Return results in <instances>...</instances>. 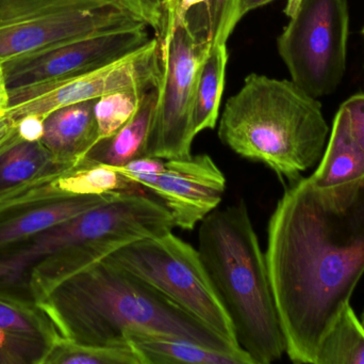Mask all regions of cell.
I'll list each match as a JSON object with an SVG mask.
<instances>
[{
	"label": "cell",
	"instance_id": "6da1fadb",
	"mask_svg": "<svg viewBox=\"0 0 364 364\" xmlns=\"http://www.w3.org/2000/svg\"><path fill=\"white\" fill-rule=\"evenodd\" d=\"M265 259L286 354L314 364L364 274V177L328 188L295 180L269 218Z\"/></svg>",
	"mask_w": 364,
	"mask_h": 364
},
{
	"label": "cell",
	"instance_id": "7a4b0ae2",
	"mask_svg": "<svg viewBox=\"0 0 364 364\" xmlns=\"http://www.w3.org/2000/svg\"><path fill=\"white\" fill-rule=\"evenodd\" d=\"M38 306L62 338L78 343L119 345L128 343L129 333L147 331L250 358L242 348L108 260L64 280Z\"/></svg>",
	"mask_w": 364,
	"mask_h": 364
},
{
	"label": "cell",
	"instance_id": "3957f363",
	"mask_svg": "<svg viewBox=\"0 0 364 364\" xmlns=\"http://www.w3.org/2000/svg\"><path fill=\"white\" fill-rule=\"evenodd\" d=\"M197 250L240 348L252 364L282 359L286 339L265 254L245 201L216 207L199 222Z\"/></svg>",
	"mask_w": 364,
	"mask_h": 364
},
{
	"label": "cell",
	"instance_id": "277c9868",
	"mask_svg": "<svg viewBox=\"0 0 364 364\" xmlns=\"http://www.w3.org/2000/svg\"><path fill=\"white\" fill-rule=\"evenodd\" d=\"M218 132L237 155L295 181L322 158L329 128L318 98L292 80L252 73L227 100Z\"/></svg>",
	"mask_w": 364,
	"mask_h": 364
},
{
	"label": "cell",
	"instance_id": "5b68a950",
	"mask_svg": "<svg viewBox=\"0 0 364 364\" xmlns=\"http://www.w3.org/2000/svg\"><path fill=\"white\" fill-rule=\"evenodd\" d=\"M106 260L149 284L229 343L240 348L230 318L198 250L173 234V231L128 244Z\"/></svg>",
	"mask_w": 364,
	"mask_h": 364
},
{
	"label": "cell",
	"instance_id": "8992f818",
	"mask_svg": "<svg viewBox=\"0 0 364 364\" xmlns=\"http://www.w3.org/2000/svg\"><path fill=\"white\" fill-rule=\"evenodd\" d=\"M140 25L117 0H0V64Z\"/></svg>",
	"mask_w": 364,
	"mask_h": 364
},
{
	"label": "cell",
	"instance_id": "52a82bcc",
	"mask_svg": "<svg viewBox=\"0 0 364 364\" xmlns=\"http://www.w3.org/2000/svg\"><path fill=\"white\" fill-rule=\"evenodd\" d=\"M277 38L291 78L309 95L333 93L346 71L348 0H301Z\"/></svg>",
	"mask_w": 364,
	"mask_h": 364
},
{
	"label": "cell",
	"instance_id": "ba28073f",
	"mask_svg": "<svg viewBox=\"0 0 364 364\" xmlns=\"http://www.w3.org/2000/svg\"><path fill=\"white\" fill-rule=\"evenodd\" d=\"M164 74L145 157L174 160L192 154V109L199 68L211 47L176 19L161 44Z\"/></svg>",
	"mask_w": 364,
	"mask_h": 364
},
{
	"label": "cell",
	"instance_id": "9c48e42d",
	"mask_svg": "<svg viewBox=\"0 0 364 364\" xmlns=\"http://www.w3.org/2000/svg\"><path fill=\"white\" fill-rule=\"evenodd\" d=\"M164 74L162 46L151 38L142 48L123 59L87 74L9 90L6 115L14 122L42 120L62 107L96 100L115 90L158 87Z\"/></svg>",
	"mask_w": 364,
	"mask_h": 364
},
{
	"label": "cell",
	"instance_id": "30bf717a",
	"mask_svg": "<svg viewBox=\"0 0 364 364\" xmlns=\"http://www.w3.org/2000/svg\"><path fill=\"white\" fill-rule=\"evenodd\" d=\"M146 25L105 32L2 64L9 90L87 74L123 59L151 41Z\"/></svg>",
	"mask_w": 364,
	"mask_h": 364
},
{
	"label": "cell",
	"instance_id": "8fae6325",
	"mask_svg": "<svg viewBox=\"0 0 364 364\" xmlns=\"http://www.w3.org/2000/svg\"><path fill=\"white\" fill-rule=\"evenodd\" d=\"M134 182L153 192L182 230H193L218 207L226 190L224 173L207 154L164 160L161 170Z\"/></svg>",
	"mask_w": 364,
	"mask_h": 364
},
{
	"label": "cell",
	"instance_id": "7c38bea8",
	"mask_svg": "<svg viewBox=\"0 0 364 364\" xmlns=\"http://www.w3.org/2000/svg\"><path fill=\"white\" fill-rule=\"evenodd\" d=\"M57 177L38 180L0 194V249L66 222L117 194L68 196L53 185Z\"/></svg>",
	"mask_w": 364,
	"mask_h": 364
},
{
	"label": "cell",
	"instance_id": "4fadbf2b",
	"mask_svg": "<svg viewBox=\"0 0 364 364\" xmlns=\"http://www.w3.org/2000/svg\"><path fill=\"white\" fill-rule=\"evenodd\" d=\"M96 100L62 107L43 119L40 141L55 160L77 164L98 142Z\"/></svg>",
	"mask_w": 364,
	"mask_h": 364
},
{
	"label": "cell",
	"instance_id": "5bb4252c",
	"mask_svg": "<svg viewBox=\"0 0 364 364\" xmlns=\"http://www.w3.org/2000/svg\"><path fill=\"white\" fill-rule=\"evenodd\" d=\"M127 342L143 364H252L248 357L162 333L136 331L127 336Z\"/></svg>",
	"mask_w": 364,
	"mask_h": 364
},
{
	"label": "cell",
	"instance_id": "9a60e30c",
	"mask_svg": "<svg viewBox=\"0 0 364 364\" xmlns=\"http://www.w3.org/2000/svg\"><path fill=\"white\" fill-rule=\"evenodd\" d=\"M75 165L59 162L40 140H27L18 132L0 151V194L38 180L57 177Z\"/></svg>",
	"mask_w": 364,
	"mask_h": 364
},
{
	"label": "cell",
	"instance_id": "2e32d148",
	"mask_svg": "<svg viewBox=\"0 0 364 364\" xmlns=\"http://www.w3.org/2000/svg\"><path fill=\"white\" fill-rule=\"evenodd\" d=\"M364 177V152L350 132L348 115L340 107L328 145L310 181L320 188L335 187Z\"/></svg>",
	"mask_w": 364,
	"mask_h": 364
},
{
	"label": "cell",
	"instance_id": "e0dca14e",
	"mask_svg": "<svg viewBox=\"0 0 364 364\" xmlns=\"http://www.w3.org/2000/svg\"><path fill=\"white\" fill-rule=\"evenodd\" d=\"M159 85L146 92L132 120L117 134L98 141L83 160L112 167H123L145 157V147L153 124Z\"/></svg>",
	"mask_w": 364,
	"mask_h": 364
},
{
	"label": "cell",
	"instance_id": "ac0fdd59",
	"mask_svg": "<svg viewBox=\"0 0 364 364\" xmlns=\"http://www.w3.org/2000/svg\"><path fill=\"white\" fill-rule=\"evenodd\" d=\"M228 53L225 43L213 45L199 68L192 109L194 136L205 130H213L220 110L225 87Z\"/></svg>",
	"mask_w": 364,
	"mask_h": 364
},
{
	"label": "cell",
	"instance_id": "d6986e66",
	"mask_svg": "<svg viewBox=\"0 0 364 364\" xmlns=\"http://www.w3.org/2000/svg\"><path fill=\"white\" fill-rule=\"evenodd\" d=\"M53 185L68 196H102L119 192H149L112 166L81 160L53 180Z\"/></svg>",
	"mask_w": 364,
	"mask_h": 364
},
{
	"label": "cell",
	"instance_id": "ffe728a7",
	"mask_svg": "<svg viewBox=\"0 0 364 364\" xmlns=\"http://www.w3.org/2000/svg\"><path fill=\"white\" fill-rule=\"evenodd\" d=\"M314 364H364V325L350 305L323 340Z\"/></svg>",
	"mask_w": 364,
	"mask_h": 364
},
{
	"label": "cell",
	"instance_id": "44dd1931",
	"mask_svg": "<svg viewBox=\"0 0 364 364\" xmlns=\"http://www.w3.org/2000/svg\"><path fill=\"white\" fill-rule=\"evenodd\" d=\"M240 0H205L190 9L184 16L186 25L197 41L203 44H226L237 26Z\"/></svg>",
	"mask_w": 364,
	"mask_h": 364
},
{
	"label": "cell",
	"instance_id": "7402d4cb",
	"mask_svg": "<svg viewBox=\"0 0 364 364\" xmlns=\"http://www.w3.org/2000/svg\"><path fill=\"white\" fill-rule=\"evenodd\" d=\"M43 364H143L132 344L93 345L60 337Z\"/></svg>",
	"mask_w": 364,
	"mask_h": 364
},
{
	"label": "cell",
	"instance_id": "603a6c76",
	"mask_svg": "<svg viewBox=\"0 0 364 364\" xmlns=\"http://www.w3.org/2000/svg\"><path fill=\"white\" fill-rule=\"evenodd\" d=\"M0 331L53 344L61 336L38 306L0 296Z\"/></svg>",
	"mask_w": 364,
	"mask_h": 364
},
{
	"label": "cell",
	"instance_id": "cb8c5ba5",
	"mask_svg": "<svg viewBox=\"0 0 364 364\" xmlns=\"http://www.w3.org/2000/svg\"><path fill=\"white\" fill-rule=\"evenodd\" d=\"M151 89L153 88H125L109 92L97 98L95 115L100 140L113 136L126 125L136 115L143 98Z\"/></svg>",
	"mask_w": 364,
	"mask_h": 364
},
{
	"label": "cell",
	"instance_id": "d4e9b609",
	"mask_svg": "<svg viewBox=\"0 0 364 364\" xmlns=\"http://www.w3.org/2000/svg\"><path fill=\"white\" fill-rule=\"evenodd\" d=\"M122 6L155 32L164 43L174 21V0H117Z\"/></svg>",
	"mask_w": 364,
	"mask_h": 364
},
{
	"label": "cell",
	"instance_id": "484cf974",
	"mask_svg": "<svg viewBox=\"0 0 364 364\" xmlns=\"http://www.w3.org/2000/svg\"><path fill=\"white\" fill-rule=\"evenodd\" d=\"M350 124V132L364 152V93H358L342 104Z\"/></svg>",
	"mask_w": 364,
	"mask_h": 364
},
{
	"label": "cell",
	"instance_id": "4316f807",
	"mask_svg": "<svg viewBox=\"0 0 364 364\" xmlns=\"http://www.w3.org/2000/svg\"><path fill=\"white\" fill-rule=\"evenodd\" d=\"M18 126L6 113L0 115V151L18 135Z\"/></svg>",
	"mask_w": 364,
	"mask_h": 364
},
{
	"label": "cell",
	"instance_id": "83f0119b",
	"mask_svg": "<svg viewBox=\"0 0 364 364\" xmlns=\"http://www.w3.org/2000/svg\"><path fill=\"white\" fill-rule=\"evenodd\" d=\"M274 0H240L239 8H237V21L239 23L247 13L261 8L265 4H271Z\"/></svg>",
	"mask_w": 364,
	"mask_h": 364
},
{
	"label": "cell",
	"instance_id": "f1b7e54d",
	"mask_svg": "<svg viewBox=\"0 0 364 364\" xmlns=\"http://www.w3.org/2000/svg\"><path fill=\"white\" fill-rule=\"evenodd\" d=\"M9 108V88L6 85V77H4V68L0 64V115L6 113Z\"/></svg>",
	"mask_w": 364,
	"mask_h": 364
},
{
	"label": "cell",
	"instance_id": "f546056e",
	"mask_svg": "<svg viewBox=\"0 0 364 364\" xmlns=\"http://www.w3.org/2000/svg\"><path fill=\"white\" fill-rule=\"evenodd\" d=\"M205 0H178L176 11H175L174 21L176 19H184L186 12L194 6L203 4ZM174 25V23H173Z\"/></svg>",
	"mask_w": 364,
	"mask_h": 364
},
{
	"label": "cell",
	"instance_id": "4dcf8cb0",
	"mask_svg": "<svg viewBox=\"0 0 364 364\" xmlns=\"http://www.w3.org/2000/svg\"><path fill=\"white\" fill-rule=\"evenodd\" d=\"M299 1H301V0H288L286 8H284V14L288 17L290 16V15L294 12L296 6H299Z\"/></svg>",
	"mask_w": 364,
	"mask_h": 364
},
{
	"label": "cell",
	"instance_id": "1f68e13d",
	"mask_svg": "<svg viewBox=\"0 0 364 364\" xmlns=\"http://www.w3.org/2000/svg\"><path fill=\"white\" fill-rule=\"evenodd\" d=\"M177 4H178V0H174V8H175L174 14H175V11H176Z\"/></svg>",
	"mask_w": 364,
	"mask_h": 364
},
{
	"label": "cell",
	"instance_id": "d6a6232c",
	"mask_svg": "<svg viewBox=\"0 0 364 364\" xmlns=\"http://www.w3.org/2000/svg\"><path fill=\"white\" fill-rule=\"evenodd\" d=\"M361 322H363V325H364V311H363V321H361Z\"/></svg>",
	"mask_w": 364,
	"mask_h": 364
},
{
	"label": "cell",
	"instance_id": "836d02e7",
	"mask_svg": "<svg viewBox=\"0 0 364 364\" xmlns=\"http://www.w3.org/2000/svg\"><path fill=\"white\" fill-rule=\"evenodd\" d=\"M363 36H364V27H363Z\"/></svg>",
	"mask_w": 364,
	"mask_h": 364
}]
</instances>
